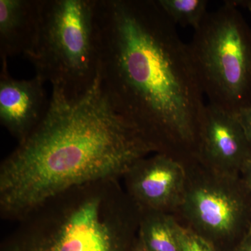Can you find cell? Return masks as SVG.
Segmentation results:
<instances>
[{"label": "cell", "mask_w": 251, "mask_h": 251, "mask_svg": "<svg viewBox=\"0 0 251 251\" xmlns=\"http://www.w3.org/2000/svg\"><path fill=\"white\" fill-rule=\"evenodd\" d=\"M100 83L156 153L197 157L205 104L188 44L156 0H97Z\"/></svg>", "instance_id": "6da1fadb"}, {"label": "cell", "mask_w": 251, "mask_h": 251, "mask_svg": "<svg viewBox=\"0 0 251 251\" xmlns=\"http://www.w3.org/2000/svg\"><path fill=\"white\" fill-rule=\"evenodd\" d=\"M153 152L113 106L99 71L80 95L52 88L45 116L0 165L1 217L19 222L72 188L121 179Z\"/></svg>", "instance_id": "7a4b0ae2"}, {"label": "cell", "mask_w": 251, "mask_h": 251, "mask_svg": "<svg viewBox=\"0 0 251 251\" xmlns=\"http://www.w3.org/2000/svg\"><path fill=\"white\" fill-rule=\"evenodd\" d=\"M125 199L119 180L72 188L20 221L2 251H128Z\"/></svg>", "instance_id": "3957f363"}, {"label": "cell", "mask_w": 251, "mask_h": 251, "mask_svg": "<svg viewBox=\"0 0 251 251\" xmlns=\"http://www.w3.org/2000/svg\"><path fill=\"white\" fill-rule=\"evenodd\" d=\"M97 0H40L32 44L24 57L35 76L69 97L85 93L97 79Z\"/></svg>", "instance_id": "277c9868"}, {"label": "cell", "mask_w": 251, "mask_h": 251, "mask_svg": "<svg viewBox=\"0 0 251 251\" xmlns=\"http://www.w3.org/2000/svg\"><path fill=\"white\" fill-rule=\"evenodd\" d=\"M209 103L237 115L251 105V29L226 1L207 13L188 44Z\"/></svg>", "instance_id": "5b68a950"}, {"label": "cell", "mask_w": 251, "mask_h": 251, "mask_svg": "<svg viewBox=\"0 0 251 251\" xmlns=\"http://www.w3.org/2000/svg\"><path fill=\"white\" fill-rule=\"evenodd\" d=\"M216 173L210 179L187 182L180 205L193 230L211 242L240 240L251 226V194L240 176Z\"/></svg>", "instance_id": "8992f818"}, {"label": "cell", "mask_w": 251, "mask_h": 251, "mask_svg": "<svg viewBox=\"0 0 251 251\" xmlns=\"http://www.w3.org/2000/svg\"><path fill=\"white\" fill-rule=\"evenodd\" d=\"M123 178L128 197L140 214L165 212L181 204L188 182L182 162L162 153L142 158Z\"/></svg>", "instance_id": "52a82bcc"}, {"label": "cell", "mask_w": 251, "mask_h": 251, "mask_svg": "<svg viewBox=\"0 0 251 251\" xmlns=\"http://www.w3.org/2000/svg\"><path fill=\"white\" fill-rule=\"evenodd\" d=\"M251 154V148L237 115L208 103L203 112L197 158L213 171L239 176Z\"/></svg>", "instance_id": "ba28073f"}, {"label": "cell", "mask_w": 251, "mask_h": 251, "mask_svg": "<svg viewBox=\"0 0 251 251\" xmlns=\"http://www.w3.org/2000/svg\"><path fill=\"white\" fill-rule=\"evenodd\" d=\"M0 122L18 143L24 140L45 116L50 103L39 77L18 80L11 76L8 59L1 58Z\"/></svg>", "instance_id": "9c48e42d"}, {"label": "cell", "mask_w": 251, "mask_h": 251, "mask_svg": "<svg viewBox=\"0 0 251 251\" xmlns=\"http://www.w3.org/2000/svg\"><path fill=\"white\" fill-rule=\"evenodd\" d=\"M40 0H0V57L24 54L35 36Z\"/></svg>", "instance_id": "30bf717a"}, {"label": "cell", "mask_w": 251, "mask_h": 251, "mask_svg": "<svg viewBox=\"0 0 251 251\" xmlns=\"http://www.w3.org/2000/svg\"><path fill=\"white\" fill-rule=\"evenodd\" d=\"M175 220L165 212L140 214L138 238L148 251H179Z\"/></svg>", "instance_id": "8fae6325"}, {"label": "cell", "mask_w": 251, "mask_h": 251, "mask_svg": "<svg viewBox=\"0 0 251 251\" xmlns=\"http://www.w3.org/2000/svg\"><path fill=\"white\" fill-rule=\"evenodd\" d=\"M167 16L175 23L194 30L202 24L207 14L206 0H156Z\"/></svg>", "instance_id": "7c38bea8"}, {"label": "cell", "mask_w": 251, "mask_h": 251, "mask_svg": "<svg viewBox=\"0 0 251 251\" xmlns=\"http://www.w3.org/2000/svg\"><path fill=\"white\" fill-rule=\"evenodd\" d=\"M174 229L179 251H219L215 244L192 228L174 221Z\"/></svg>", "instance_id": "4fadbf2b"}, {"label": "cell", "mask_w": 251, "mask_h": 251, "mask_svg": "<svg viewBox=\"0 0 251 251\" xmlns=\"http://www.w3.org/2000/svg\"><path fill=\"white\" fill-rule=\"evenodd\" d=\"M237 117L251 148V105L241 110Z\"/></svg>", "instance_id": "5bb4252c"}, {"label": "cell", "mask_w": 251, "mask_h": 251, "mask_svg": "<svg viewBox=\"0 0 251 251\" xmlns=\"http://www.w3.org/2000/svg\"><path fill=\"white\" fill-rule=\"evenodd\" d=\"M239 176L251 196V154L243 166Z\"/></svg>", "instance_id": "9a60e30c"}, {"label": "cell", "mask_w": 251, "mask_h": 251, "mask_svg": "<svg viewBox=\"0 0 251 251\" xmlns=\"http://www.w3.org/2000/svg\"><path fill=\"white\" fill-rule=\"evenodd\" d=\"M232 251H251V226L247 233L236 244Z\"/></svg>", "instance_id": "2e32d148"}, {"label": "cell", "mask_w": 251, "mask_h": 251, "mask_svg": "<svg viewBox=\"0 0 251 251\" xmlns=\"http://www.w3.org/2000/svg\"><path fill=\"white\" fill-rule=\"evenodd\" d=\"M232 1L235 6H241L247 8L251 15V0H236Z\"/></svg>", "instance_id": "e0dca14e"}, {"label": "cell", "mask_w": 251, "mask_h": 251, "mask_svg": "<svg viewBox=\"0 0 251 251\" xmlns=\"http://www.w3.org/2000/svg\"><path fill=\"white\" fill-rule=\"evenodd\" d=\"M130 251H148L144 247L143 244L140 242V239L137 238L136 240L133 242V246H132Z\"/></svg>", "instance_id": "ac0fdd59"}]
</instances>
